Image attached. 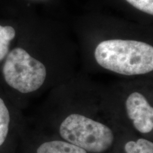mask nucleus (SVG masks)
Segmentation results:
<instances>
[{"mask_svg": "<svg viewBox=\"0 0 153 153\" xmlns=\"http://www.w3.org/2000/svg\"><path fill=\"white\" fill-rule=\"evenodd\" d=\"M126 1L135 9L151 16L153 15V0H126Z\"/></svg>", "mask_w": 153, "mask_h": 153, "instance_id": "nucleus-9", "label": "nucleus"}, {"mask_svg": "<svg viewBox=\"0 0 153 153\" xmlns=\"http://www.w3.org/2000/svg\"><path fill=\"white\" fill-rule=\"evenodd\" d=\"M2 73L7 85L19 92L27 94L38 90L43 85L47 70L41 61L26 50L16 48L6 56Z\"/></svg>", "mask_w": 153, "mask_h": 153, "instance_id": "nucleus-3", "label": "nucleus"}, {"mask_svg": "<svg viewBox=\"0 0 153 153\" xmlns=\"http://www.w3.org/2000/svg\"><path fill=\"white\" fill-rule=\"evenodd\" d=\"M36 153H87V151L69 143L54 140L43 143Z\"/></svg>", "mask_w": 153, "mask_h": 153, "instance_id": "nucleus-5", "label": "nucleus"}, {"mask_svg": "<svg viewBox=\"0 0 153 153\" xmlns=\"http://www.w3.org/2000/svg\"><path fill=\"white\" fill-rule=\"evenodd\" d=\"M128 118L134 127L142 133H148L153 128V108L142 94L132 93L126 102Z\"/></svg>", "mask_w": 153, "mask_h": 153, "instance_id": "nucleus-4", "label": "nucleus"}, {"mask_svg": "<svg viewBox=\"0 0 153 153\" xmlns=\"http://www.w3.org/2000/svg\"><path fill=\"white\" fill-rule=\"evenodd\" d=\"M126 153H153V143L146 139L129 141L125 145Z\"/></svg>", "mask_w": 153, "mask_h": 153, "instance_id": "nucleus-8", "label": "nucleus"}, {"mask_svg": "<svg viewBox=\"0 0 153 153\" xmlns=\"http://www.w3.org/2000/svg\"><path fill=\"white\" fill-rule=\"evenodd\" d=\"M16 36L12 26L0 25V61L5 58L9 53L10 42Z\"/></svg>", "mask_w": 153, "mask_h": 153, "instance_id": "nucleus-6", "label": "nucleus"}, {"mask_svg": "<svg viewBox=\"0 0 153 153\" xmlns=\"http://www.w3.org/2000/svg\"><path fill=\"white\" fill-rule=\"evenodd\" d=\"M10 115L4 101L0 98V146L3 145L9 133Z\"/></svg>", "mask_w": 153, "mask_h": 153, "instance_id": "nucleus-7", "label": "nucleus"}, {"mask_svg": "<svg viewBox=\"0 0 153 153\" xmlns=\"http://www.w3.org/2000/svg\"><path fill=\"white\" fill-rule=\"evenodd\" d=\"M94 57L102 68L123 75L144 74L153 70V47L142 41H101L96 48Z\"/></svg>", "mask_w": 153, "mask_h": 153, "instance_id": "nucleus-1", "label": "nucleus"}, {"mask_svg": "<svg viewBox=\"0 0 153 153\" xmlns=\"http://www.w3.org/2000/svg\"><path fill=\"white\" fill-rule=\"evenodd\" d=\"M60 133L70 144L94 153L104 152L114 142V134L108 126L77 114L63 120Z\"/></svg>", "mask_w": 153, "mask_h": 153, "instance_id": "nucleus-2", "label": "nucleus"}]
</instances>
